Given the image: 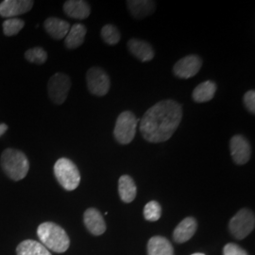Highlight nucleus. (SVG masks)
<instances>
[{
  "label": "nucleus",
  "mask_w": 255,
  "mask_h": 255,
  "mask_svg": "<svg viewBox=\"0 0 255 255\" xmlns=\"http://www.w3.org/2000/svg\"><path fill=\"white\" fill-rule=\"evenodd\" d=\"M182 106L177 101L157 102L146 111L140 121V132L149 143H163L170 139L181 124Z\"/></svg>",
  "instance_id": "nucleus-1"
},
{
  "label": "nucleus",
  "mask_w": 255,
  "mask_h": 255,
  "mask_svg": "<svg viewBox=\"0 0 255 255\" xmlns=\"http://www.w3.org/2000/svg\"><path fill=\"white\" fill-rule=\"evenodd\" d=\"M40 243L57 254H63L70 246V239L64 229L53 222H44L37 229Z\"/></svg>",
  "instance_id": "nucleus-2"
},
{
  "label": "nucleus",
  "mask_w": 255,
  "mask_h": 255,
  "mask_svg": "<svg viewBox=\"0 0 255 255\" xmlns=\"http://www.w3.org/2000/svg\"><path fill=\"white\" fill-rule=\"evenodd\" d=\"M0 164L6 176L15 182L23 180L29 170L27 156L15 148L5 149L1 154Z\"/></svg>",
  "instance_id": "nucleus-3"
},
{
  "label": "nucleus",
  "mask_w": 255,
  "mask_h": 255,
  "mask_svg": "<svg viewBox=\"0 0 255 255\" xmlns=\"http://www.w3.org/2000/svg\"><path fill=\"white\" fill-rule=\"evenodd\" d=\"M54 174L58 182L67 191H73L80 185V171L77 165L67 158H61L55 163Z\"/></svg>",
  "instance_id": "nucleus-4"
},
{
  "label": "nucleus",
  "mask_w": 255,
  "mask_h": 255,
  "mask_svg": "<svg viewBox=\"0 0 255 255\" xmlns=\"http://www.w3.org/2000/svg\"><path fill=\"white\" fill-rule=\"evenodd\" d=\"M138 119L130 111H124L119 116L114 129V136L121 145L131 143L136 133Z\"/></svg>",
  "instance_id": "nucleus-5"
},
{
  "label": "nucleus",
  "mask_w": 255,
  "mask_h": 255,
  "mask_svg": "<svg viewBox=\"0 0 255 255\" xmlns=\"http://www.w3.org/2000/svg\"><path fill=\"white\" fill-rule=\"evenodd\" d=\"M255 218L254 212L243 208L237 213L229 223V229L233 237L242 240L248 237L255 229Z\"/></svg>",
  "instance_id": "nucleus-6"
},
{
  "label": "nucleus",
  "mask_w": 255,
  "mask_h": 255,
  "mask_svg": "<svg viewBox=\"0 0 255 255\" xmlns=\"http://www.w3.org/2000/svg\"><path fill=\"white\" fill-rule=\"evenodd\" d=\"M71 87V80L66 74L55 73L47 83V93L50 101L61 105L66 101Z\"/></svg>",
  "instance_id": "nucleus-7"
},
{
  "label": "nucleus",
  "mask_w": 255,
  "mask_h": 255,
  "mask_svg": "<svg viewBox=\"0 0 255 255\" xmlns=\"http://www.w3.org/2000/svg\"><path fill=\"white\" fill-rule=\"evenodd\" d=\"M86 82L88 90L94 96L104 97L109 92L111 86L109 76L101 67H91L86 74Z\"/></svg>",
  "instance_id": "nucleus-8"
},
{
  "label": "nucleus",
  "mask_w": 255,
  "mask_h": 255,
  "mask_svg": "<svg viewBox=\"0 0 255 255\" xmlns=\"http://www.w3.org/2000/svg\"><path fill=\"white\" fill-rule=\"evenodd\" d=\"M202 60L198 55H188L179 60L173 66V74L179 79L187 80L201 70Z\"/></svg>",
  "instance_id": "nucleus-9"
},
{
  "label": "nucleus",
  "mask_w": 255,
  "mask_h": 255,
  "mask_svg": "<svg viewBox=\"0 0 255 255\" xmlns=\"http://www.w3.org/2000/svg\"><path fill=\"white\" fill-rule=\"evenodd\" d=\"M230 150L235 164L238 165L247 164L252 156V146L246 137L241 134L232 137Z\"/></svg>",
  "instance_id": "nucleus-10"
},
{
  "label": "nucleus",
  "mask_w": 255,
  "mask_h": 255,
  "mask_svg": "<svg viewBox=\"0 0 255 255\" xmlns=\"http://www.w3.org/2000/svg\"><path fill=\"white\" fill-rule=\"evenodd\" d=\"M34 2L30 0H4L0 3V15L7 18H15L29 11Z\"/></svg>",
  "instance_id": "nucleus-11"
},
{
  "label": "nucleus",
  "mask_w": 255,
  "mask_h": 255,
  "mask_svg": "<svg viewBox=\"0 0 255 255\" xmlns=\"http://www.w3.org/2000/svg\"><path fill=\"white\" fill-rule=\"evenodd\" d=\"M83 221L86 228L94 236H101L106 231L105 220L101 212L96 208H89L85 211Z\"/></svg>",
  "instance_id": "nucleus-12"
},
{
  "label": "nucleus",
  "mask_w": 255,
  "mask_h": 255,
  "mask_svg": "<svg viewBox=\"0 0 255 255\" xmlns=\"http://www.w3.org/2000/svg\"><path fill=\"white\" fill-rule=\"evenodd\" d=\"M128 49L139 61L146 63L154 58L155 52L153 47L146 41L140 39H130L128 42Z\"/></svg>",
  "instance_id": "nucleus-13"
},
{
  "label": "nucleus",
  "mask_w": 255,
  "mask_h": 255,
  "mask_svg": "<svg viewBox=\"0 0 255 255\" xmlns=\"http://www.w3.org/2000/svg\"><path fill=\"white\" fill-rule=\"evenodd\" d=\"M64 11L68 17L83 20L90 15L91 8L86 1L68 0L64 4Z\"/></svg>",
  "instance_id": "nucleus-14"
},
{
  "label": "nucleus",
  "mask_w": 255,
  "mask_h": 255,
  "mask_svg": "<svg viewBox=\"0 0 255 255\" xmlns=\"http://www.w3.org/2000/svg\"><path fill=\"white\" fill-rule=\"evenodd\" d=\"M198 228L197 220L189 217L183 219L174 230L173 238L177 243H184L191 239Z\"/></svg>",
  "instance_id": "nucleus-15"
},
{
  "label": "nucleus",
  "mask_w": 255,
  "mask_h": 255,
  "mask_svg": "<svg viewBox=\"0 0 255 255\" xmlns=\"http://www.w3.org/2000/svg\"><path fill=\"white\" fill-rule=\"evenodd\" d=\"M127 6L130 15L138 20L149 16L155 10L154 1L149 0H128Z\"/></svg>",
  "instance_id": "nucleus-16"
},
{
  "label": "nucleus",
  "mask_w": 255,
  "mask_h": 255,
  "mask_svg": "<svg viewBox=\"0 0 255 255\" xmlns=\"http://www.w3.org/2000/svg\"><path fill=\"white\" fill-rule=\"evenodd\" d=\"M47 34L55 40H61L67 35L70 25L68 22L57 17H49L44 23Z\"/></svg>",
  "instance_id": "nucleus-17"
},
{
  "label": "nucleus",
  "mask_w": 255,
  "mask_h": 255,
  "mask_svg": "<svg viewBox=\"0 0 255 255\" xmlns=\"http://www.w3.org/2000/svg\"><path fill=\"white\" fill-rule=\"evenodd\" d=\"M119 192L120 199L123 202L130 203L136 197V184L128 175H123L119 178Z\"/></svg>",
  "instance_id": "nucleus-18"
},
{
  "label": "nucleus",
  "mask_w": 255,
  "mask_h": 255,
  "mask_svg": "<svg viewBox=\"0 0 255 255\" xmlns=\"http://www.w3.org/2000/svg\"><path fill=\"white\" fill-rule=\"evenodd\" d=\"M217 91V84L213 81H206L199 84L192 93V99L197 103L212 101Z\"/></svg>",
  "instance_id": "nucleus-19"
},
{
  "label": "nucleus",
  "mask_w": 255,
  "mask_h": 255,
  "mask_svg": "<svg viewBox=\"0 0 255 255\" xmlns=\"http://www.w3.org/2000/svg\"><path fill=\"white\" fill-rule=\"evenodd\" d=\"M147 255H174L173 247L164 237H151L147 243Z\"/></svg>",
  "instance_id": "nucleus-20"
},
{
  "label": "nucleus",
  "mask_w": 255,
  "mask_h": 255,
  "mask_svg": "<svg viewBox=\"0 0 255 255\" xmlns=\"http://www.w3.org/2000/svg\"><path fill=\"white\" fill-rule=\"evenodd\" d=\"M87 28L82 24H75L65 36L64 45L68 49H75L82 46L86 36Z\"/></svg>",
  "instance_id": "nucleus-21"
},
{
  "label": "nucleus",
  "mask_w": 255,
  "mask_h": 255,
  "mask_svg": "<svg viewBox=\"0 0 255 255\" xmlns=\"http://www.w3.org/2000/svg\"><path fill=\"white\" fill-rule=\"evenodd\" d=\"M17 255H51L46 247L35 240H25L16 248Z\"/></svg>",
  "instance_id": "nucleus-22"
},
{
  "label": "nucleus",
  "mask_w": 255,
  "mask_h": 255,
  "mask_svg": "<svg viewBox=\"0 0 255 255\" xmlns=\"http://www.w3.org/2000/svg\"><path fill=\"white\" fill-rule=\"evenodd\" d=\"M102 40L110 46L118 45L121 38V34L119 32V28L114 25H105L102 27L101 32Z\"/></svg>",
  "instance_id": "nucleus-23"
},
{
  "label": "nucleus",
  "mask_w": 255,
  "mask_h": 255,
  "mask_svg": "<svg viewBox=\"0 0 255 255\" xmlns=\"http://www.w3.org/2000/svg\"><path fill=\"white\" fill-rule=\"evenodd\" d=\"M25 58L29 63L36 64H44L47 60V53L43 47L36 46L27 49L25 52Z\"/></svg>",
  "instance_id": "nucleus-24"
},
{
  "label": "nucleus",
  "mask_w": 255,
  "mask_h": 255,
  "mask_svg": "<svg viewBox=\"0 0 255 255\" xmlns=\"http://www.w3.org/2000/svg\"><path fill=\"white\" fill-rule=\"evenodd\" d=\"M25 26V22L19 18H9L3 22V32L6 36L16 35Z\"/></svg>",
  "instance_id": "nucleus-25"
},
{
  "label": "nucleus",
  "mask_w": 255,
  "mask_h": 255,
  "mask_svg": "<svg viewBox=\"0 0 255 255\" xmlns=\"http://www.w3.org/2000/svg\"><path fill=\"white\" fill-rule=\"evenodd\" d=\"M162 216V207L157 201L147 202L144 208V218L148 221H157Z\"/></svg>",
  "instance_id": "nucleus-26"
},
{
  "label": "nucleus",
  "mask_w": 255,
  "mask_h": 255,
  "mask_svg": "<svg viewBox=\"0 0 255 255\" xmlns=\"http://www.w3.org/2000/svg\"><path fill=\"white\" fill-rule=\"evenodd\" d=\"M243 102L246 107L247 110L255 115V90H250L247 92L246 94L243 97Z\"/></svg>",
  "instance_id": "nucleus-27"
},
{
  "label": "nucleus",
  "mask_w": 255,
  "mask_h": 255,
  "mask_svg": "<svg viewBox=\"0 0 255 255\" xmlns=\"http://www.w3.org/2000/svg\"><path fill=\"white\" fill-rule=\"evenodd\" d=\"M223 255H249L244 249L235 243H229L223 249Z\"/></svg>",
  "instance_id": "nucleus-28"
},
{
  "label": "nucleus",
  "mask_w": 255,
  "mask_h": 255,
  "mask_svg": "<svg viewBox=\"0 0 255 255\" xmlns=\"http://www.w3.org/2000/svg\"><path fill=\"white\" fill-rule=\"evenodd\" d=\"M8 129V126L6 124H0V137L2 136Z\"/></svg>",
  "instance_id": "nucleus-29"
},
{
  "label": "nucleus",
  "mask_w": 255,
  "mask_h": 255,
  "mask_svg": "<svg viewBox=\"0 0 255 255\" xmlns=\"http://www.w3.org/2000/svg\"><path fill=\"white\" fill-rule=\"evenodd\" d=\"M203 255V254H194V255Z\"/></svg>",
  "instance_id": "nucleus-30"
}]
</instances>
